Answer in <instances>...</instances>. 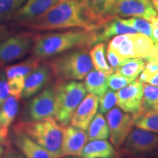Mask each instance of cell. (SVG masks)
Segmentation results:
<instances>
[{
    "label": "cell",
    "instance_id": "10",
    "mask_svg": "<svg viewBox=\"0 0 158 158\" xmlns=\"http://www.w3.org/2000/svg\"><path fill=\"white\" fill-rule=\"evenodd\" d=\"M124 148L134 155H145L158 149V133L135 128L124 141Z\"/></svg>",
    "mask_w": 158,
    "mask_h": 158
},
{
    "label": "cell",
    "instance_id": "27",
    "mask_svg": "<svg viewBox=\"0 0 158 158\" xmlns=\"http://www.w3.org/2000/svg\"><path fill=\"white\" fill-rule=\"evenodd\" d=\"M82 2L89 11L102 23L112 18L108 15L107 0H82Z\"/></svg>",
    "mask_w": 158,
    "mask_h": 158
},
{
    "label": "cell",
    "instance_id": "47",
    "mask_svg": "<svg viewBox=\"0 0 158 158\" xmlns=\"http://www.w3.org/2000/svg\"><path fill=\"white\" fill-rule=\"evenodd\" d=\"M110 158H114V157H110Z\"/></svg>",
    "mask_w": 158,
    "mask_h": 158
},
{
    "label": "cell",
    "instance_id": "1",
    "mask_svg": "<svg viewBox=\"0 0 158 158\" xmlns=\"http://www.w3.org/2000/svg\"><path fill=\"white\" fill-rule=\"evenodd\" d=\"M94 36V30L84 29L35 35L31 54L40 60H46L75 48H91Z\"/></svg>",
    "mask_w": 158,
    "mask_h": 158
},
{
    "label": "cell",
    "instance_id": "3",
    "mask_svg": "<svg viewBox=\"0 0 158 158\" xmlns=\"http://www.w3.org/2000/svg\"><path fill=\"white\" fill-rule=\"evenodd\" d=\"M89 47H81L66 51L46 59L53 78L56 81H81L94 68Z\"/></svg>",
    "mask_w": 158,
    "mask_h": 158
},
{
    "label": "cell",
    "instance_id": "26",
    "mask_svg": "<svg viewBox=\"0 0 158 158\" xmlns=\"http://www.w3.org/2000/svg\"><path fill=\"white\" fill-rule=\"evenodd\" d=\"M90 57L96 70L100 71L108 75L114 73L106 59V43L96 44L90 51Z\"/></svg>",
    "mask_w": 158,
    "mask_h": 158
},
{
    "label": "cell",
    "instance_id": "24",
    "mask_svg": "<svg viewBox=\"0 0 158 158\" xmlns=\"http://www.w3.org/2000/svg\"><path fill=\"white\" fill-rule=\"evenodd\" d=\"M147 63L143 57L125 59L116 73L134 81L144 70Z\"/></svg>",
    "mask_w": 158,
    "mask_h": 158
},
{
    "label": "cell",
    "instance_id": "44",
    "mask_svg": "<svg viewBox=\"0 0 158 158\" xmlns=\"http://www.w3.org/2000/svg\"><path fill=\"white\" fill-rule=\"evenodd\" d=\"M7 143H0V158H2V155L4 153V151H5V145Z\"/></svg>",
    "mask_w": 158,
    "mask_h": 158
},
{
    "label": "cell",
    "instance_id": "2",
    "mask_svg": "<svg viewBox=\"0 0 158 158\" xmlns=\"http://www.w3.org/2000/svg\"><path fill=\"white\" fill-rule=\"evenodd\" d=\"M82 6V0H60L46 13L24 27L38 31L70 28L92 30L85 18Z\"/></svg>",
    "mask_w": 158,
    "mask_h": 158
},
{
    "label": "cell",
    "instance_id": "40",
    "mask_svg": "<svg viewBox=\"0 0 158 158\" xmlns=\"http://www.w3.org/2000/svg\"><path fill=\"white\" fill-rule=\"evenodd\" d=\"M12 33L10 29L7 25L0 24V41H2L8 37V36Z\"/></svg>",
    "mask_w": 158,
    "mask_h": 158
},
{
    "label": "cell",
    "instance_id": "5",
    "mask_svg": "<svg viewBox=\"0 0 158 158\" xmlns=\"http://www.w3.org/2000/svg\"><path fill=\"white\" fill-rule=\"evenodd\" d=\"M54 118L62 125L68 126L79 104L86 94L84 84L76 81H56L54 84Z\"/></svg>",
    "mask_w": 158,
    "mask_h": 158
},
{
    "label": "cell",
    "instance_id": "21",
    "mask_svg": "<svg viewBox=\"0 0 158 158\" xmlns=\"http://www.w3.org/2000/svg\"><path fill=\"white\" fill-rule=\"evenodd\" d=\"M42 60L31 56L19 64L7 66L5 68L7 79L17 78L26 79L27 76L38 66Z\"/></svg>",
    "mask_w": 158,
    "mask_h": 158
},
{
    "label": "cell",
    "instance_id": "16",
    "mask_svg": "<svg viewBox=\"0 0 158 158\" xmlns=\"http://www.w3.org/2000/svg\"><path fill=\"white\" fill-rule=\"evenodd\" d=\"M88 140L87 133L84 130L73 125L66 126L62 142V157H81L82 151Z\"/></svg>",
    "mask_w": 158,
    "mask_h": 158
},
{
    "label": "cell",
    "instance_id": "28",
    "mask_svg": "<svg viewBox=\"0 0 158 158\" xmlns=\"http://www.w3.org/2000/svg\"><path fill=\"white\" fill-rule=\"evenodd\" d=\"M140 110H158V86L143 84V98Z\"/></svg>",
    "mask_w": 158,
    "mask_h": 158
},
{
    "label": "cell",
    "instance_id": "20",
    "mask_svg": "<svg viewBox=\"0 0 158 158\" xmlns=\"http://www.w3.org/2000/svg\"><path fill=\"white\" fill-rule=\"evenodd\" d=\"M108 75L98 70H92L85 77L84 86L86 92L98 96V98L106 93L108 89Z\"/></svg>",
    "mask_w": 158,
    "mask_h": 158
},
{
    "label": "cell",
    "instance_id": "30",
    "mask_svg": "<svg viewBox=\"0 0 158 158\" xmlns=\"http://www.w3.org/2000/svg\"><path fill=\"white\" fill-rule=\"evenodd\" d=\"M121 19V18H120ZM122 23L135 29L138 33L152 37V27L151 23L147 20L142 18H131L129 19H121Z\"/></svg>",
    "mask_w": 158,
    "mask_h": 158
},
{
    "label": "cell",
    "instance_id": "31",
    "mask_svg": "<svg viewBox=\"0 0 158 158\" xmlns=\"http://www.w3.org/2000/svg\"><path fill=\"white\" fill-rule=\"evenodd\" d=\"M117 105V92L108 89L103 95L99 98V111L101 114H107Z\"/></svg>",
    "mask_w": 158,
    "mask_h": 158
},
{
    "label": "cell",
    "instance_id": "18",
    "mask_svg": "<svg viewBox=\"0 0 158 158\" xmlns=\"http://www.w3.org/2000/svg\"><path fill=\"white\" fill-rule=\"evenodd\" d=\"M94 45L100 43H105L112 37L130 33H137L135 29L122 23L119 17L114 16L108 20L98 29L94 30Z\"/></svg>",
    "mask_w": 158,
    "mask_h": 158
},
{
    "label": "cell",
    "instance_id": "25",
    "mask_svg": "<svg viewBox=\"0 0 158 158\" xmlns=\"http://www.w3.org/2000/svg\"><path fill=\"white\" fill-rule=\"evenodd\" d=\"M88 139L106 140L110 136V130L107 120L101 113L96 114L87 128Z\"/></svg>",
    "mask_w": 158,
    "mask_h": 158
},
{
    "label": "cell",
    "instance_id": "36",
    "mask_svg": "<svg viewBox=\"0 0 158 158\" xmlns=\"http://www.w3.org/2000/svg\"><path fill=\"white\" fill-rule=\"evenodd\" d=\"M106 55H107V59L110 68H111L114 73H116V70L119 68V67L121 66L124 61L125 60V59L119 56L112 51L109 50V49H107Z\"/></svg>",
    "mask_w": 158,
    "mask_h": 158
},
{
    "label": "cell",
    "instance_id": "12",
    "mask_svg": "<svg viewBox=\"0 0 158 158\" xmlns=\"http://www.w3.org/2000/svg\"><path fill=\"white\" fill-rule=\"evenodd\" d=\"M53 78L51 68L45 60H42L38 66L25 79L21 98L27 99L35 95L51 84Z\"/></svg>",
    "mask_w": 158,
    "mask_h": 158
},
{
    "label": "cell",
    "instance_id": "29",
    "mask_svg": "<svg viewBox=\"0 0 158 158\" xmlns=\"http://www.w3.org/2000/svg\"><path fill=\"white\" fill-rule=\"evenodd\" d=\"M26 0H0V23L13 16Z\"/></svg>",
    "mask_w": 158,
    "mask_h": 158
},
{
    "label": "cell",
    "instance_id": "9",
    "mask_svg": "<svg viewBox=\"0 0 158 158\" xmlns=\"http://www.w3.org/2000/svg\"><path fill=\"white\" fill-rule=\"evenodd\" d=\"M110 130V140L116 148H119L133 129L132 116L124 113L119 108L114 107L106 114Z\"/></svg>",
    "mask_w": 158,
    "mask_h": 158
},
{
    "label": "cell",
    "instance_id": "33",
    "mask_svg": "<svg viewBox=\"0 0 158 158\" xmlns=\"http://www.w3.org/2000/svg\"><path fill=\"white\" fill-rule=\"evenodd\" d=\"M158 73V63L155 61H149L147 62L144 70L140 74L137 80L142 84H146L149 79Z\"/></svg>",
    "mask_w": 158,
    "mask_h": 158
},
{
    "label": "cell",
    "instance_id": "15",
    "mask_svg": "<svg viewBox=\"0 0 158 158\" xmlns=\"http://www.w3.org/2000/svg\"><path fill=\"white\" fill-rule=\"evenodd\" d=\"M60 0H27L13 15V19L24 26L46 13Z\"/></svg>",
    "mask_w": 158,
    "mask_h": 158
},
{
    "label": "cell",
    "instance_id": "17",
    "mask_svg": "<svg viewBox=\"0 0 158 158\" xmlns=\"http://www.w3.org/2000/svg\"><path fill=\"white\" fill-rule=\"evenodd\" d=\"M99 108V98L89 94L79 104L71 119V125L84 130L87 128L96 115Z\"/></svg>",
    "mask_w": 158,
    "mask_h": 158
},
{
    "label": "cell",
    "instance_id": "7",
    "mask_svg": "<svg viewBox=\"0 0 158 158\" xmlns=\"http://www.w3.org/2000/svg\"><path fill=\"white\" fill-rule=\"evenodd\" d=\"M55 92L54 84L47 85L23 108L19 121H40L54 117Z\"/></svg>",
    "mask_w": 158,
    "mask_h": 158
},
{
    "label": "cell",
    "instance_id": "34",
    "mask_svg": "<svg viewBox=\"0 0 158 158\" xmlns=\"http://www.w3.org/2000/svg\"><path fill=\"white\" fill-rule=\"evenodd\" d=\"M24 79L13 78L7 79V89L9 94L13 96L21 97L23 86H24Z\"/></svg>",
    "mask_w": 158,
    "mask_h": 158
},
{
    "label": "cell",
    "instance_id": "8",
    "mask_svg": "<svg viewBox=\"0 0 158 158\" xmlns=\"http://www.w3.org/2000/svg\"><path fill=\"white\" fill-rule=\"evenodd\" d=\"M35 35L31 32H21L8 37L0 43V65L21 59L34 44Z\"/></svg>",
    "mask_w": 158,
    "mask_h": 158
},
{
    "label": "cell",
    "instance_id": "4",
    "mask_svg": "<svg viewBox=\"0 0 158 158\" xmlns=\"http://www.w3.org/2000/svg\"><path fill=\"white\" fill-rule=\"evenodd\" d=\"M44 148L54 158L62 157V142L64 126L54 117L40 121H19L13 126Z\"/></svg>",
    "mask_w": 158,
    "mask_h": 158
},
{
    "label": "cell",
    "instance_id": "19",
    "mask_svg": "<svg viewBox=\"0 0 158 158\" xmlns=\"http://www.w3.org/2000/svg\"><path fill=\"white\" fill-rule=\"evenodd\" d=\"M116 155L113 146L106 140H94L86 143L83 149V158H110Z\"/></svg>",
    "mask_w": 158,
    "mask_h": 158
},
{
    "label": "cell",
    "instance_id": "46",
    "mask_svg": "<svg viewBox=\"0 0 158 158\" xmlns=\"http://www.w3.org/2000/svg\"><path fill=\"white\" fill-rule=\"evenodd\" d=\"M68 158H78V157H68Z\"/></svg>",
    "mask_w": 158,
    "mask_h": 158
},
{
    "label": "cell",
    "instance_id": "32",
    "mask_svg": "<svg viewBox=\"0 0 158 158\" xmlns=\"http://www.w3.org/2000/svg\"><path fill=\"white\" fill-rule=\"evenodd\" d=\"M133 81L126 78L117 73H114L108 76V88L113 91H118L127 86Z\"/></svg>",
    "mask_w": 158,
    "mask_h": 158
},
{
    "label": "cell",
    "instance_id": "35",
    "mask_svg": "<svg viewBox=\"0 0 158 158\" xmlns=\"http://www.w3.org/2000/svg\"><path fill=\"white\" fill-rule=\"evenodd\" d=\"M7 89V79L5 74V69L0 70V108L9 97Z\"/></svg>",
    "mask_w": 158,
    "mask_h": 158
},
{
    "label": "cell",
    "instance_id": "6",
    "mask_svg": "<svg viewBox=\"0 0 158 158\" xmlns=\"http://www.w3.org/2000/svg\"><path fill=\"white\" fill-rule=\"evenodd\" d=\"M154 45L152 38L141 33H130L114 37L108 49L124 59L144 57Z\"/></svg>",
    "mask_w": 158,
    "mask_h": 158
},
{
    "label": "cell",
    "instance_id": "45",
    "mask_svg": "<svg viewBox=\"0 0 158 158\" xmlns=\"http://www.w3.org/2000/svg\"><path fill=\"white\" fill-rule=\"evenodd\" d=\"M152 3L153 7H155V10L158 12V0H151Z\"/></svg>",
    "mask_w": 158,
    "mask_h": 158
},
{
    "label": "cell",
    "instance_id": "13",
    "mask_svg": "<svg viewBox=\"0 0 158 158\" xmlns=\"http://www.w3.org/2000/svg\"><path fill=\"white\" fill-rule=\"evenodd\" d=\"M143 98V84L135 80L117 92V105L119 108L132 114L139 111Z\"/></svg>",
    "mask_w": 158,
    "mask_h": 158
},
{
    "label": "cell",
    "instance_id": "11",
    "mask_svg": "<svg viewBox=\"0 0 158 158\" xmlns=\"http://www.w3.org/2000/svg\"><path fill=\"white\" fill-rule=\"evenodd\" d=\"M157 15L151 0H120L111 12V16L142 18L149 21Z\"/></svg>",
    "mask_w": 158,
    "mask_h": 158
},
{
    "label": "cell",
    "instance_id": "38",
    "mask_svg": "<svg viewBox=\"0 0 158 158\" xmlns=\"http://www.w3.org/2000/svg\"><path fill=\"white\" fill-rule=\"evenodd\" d=\"M152 27V37L151 38L154 43L158 42V15L154 17L149 21Z\"/></svg>",
    "mask_w": 158,
    "mask_h": 158
},
{
    "label": "cell",
    "instance_id": "22",
    "mask_svg": "<svg viewBox=\"0 0 158 158\" xmlns=\"http://www.w3.org/2000/svg\"><path fill=\"white\" fill-rule=\"evenodd\" d=\"M21 97L10 96L0 108V125L8 129L15 121L19 110Z\"/></svg>",
    "mask_w": 158,
    "mask_h": 158
},
{
    "label": "cell",
    "instance_id": "37",
    "mask_svg": "<svg viewBox=\"0 0 158 158\" xmlns=\"http://www.w3.org/2000/svg\"><path fill=\"white\" fill-rule=\"evenodd\" d=\"M2 158H26L22 153L9 141L5 145Z\"/></svg>",
    "mask_w": 158,
    "mask_h": 158
},
{
    "label": "cell",
    "instance_id": "14",
    "mask_svg": "<svg viewBox=\"0 0 158 158\" xmlns=\"http://www.w3.org/2000/svg\"><path fill=\"white\" fill-rule=\"evenodd\" d=\"M9 140L26 158H54L46 149L17 128L13 127Z\"/></svg>",
    "mask_w": 158,
    "mask_h": 158
},
{
    "label": "cell",
    "instance_id": "43",
    "mask_svg": "<svg viewBox=\"0 0 158 158\" xmlns=\"http://www.w3.org/2000/svg\"><path fill=\"white\" fill-rule=\"evenodd\" d=\"M146 84L152 85V86H158V73L151 79H149Z\"/></svg>",
    "mask_w": 158,
    "mask_h": 158
},
{
    "label": "cell",
    "instance_id": "23",
    "mask_svg": "<svg viewBox=\"0 0 158 158\" xmlns=\"http://www.w3.org/2000/svg\"><path fill=\"white\" fill-rule=\"evenodd\" d=\"M133 125L158 133V110H142L132 114Z\"/></svg>",
    "mask_w": 158,
    "mask_h": 158
},
{
    "label": "cell",
    "instance_id": "41",
    "mask_svg": "<svg viewBox=\"0 0 158 158\" xmlns=\"http://www.w3.org/2000/svg\"><path fill=\"white\" fill-rule=\"evenodd\" d=\"M9 130L0 125V143H7L9 140Z\"/></svg>",
    "mask_w": 158,
    "mask_h": 158
},
{
    "label": "cell",
    "instance_id": "39",
    "mask_svg": "<svg viewBox=\"0 0 158 158\" xmlns=\"http://www.w3.org/2000/svg\"><path fill=\"white\" fill-rule=\"evenodd\" d=\"M147 62L149 61H155L158 63V42L155 43L151 51L147 56L143 57Z\"/></svg>",
    "mask_w": 158,
    "mask_h": 158
},
{
    "label": "cell",
    "instance_id": "42",
    "mask_svg": "<svg viewBox=\"0 0 158 158\" xmlns=\"http://www.w3.org/2000/svg\"><path fill=\"white\" fill-rule=\"evenodd\" d=\"M119 2L120 0H107L108 13V15H109L110 17H113L111 16V12L114 8V7H115V6Z\"/></svg>",
    "mask_w": 158,
    "mask_h": 158
}]
</instances>
